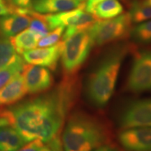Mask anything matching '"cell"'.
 Listing matches in <instances>:
<instances>
[{"mask_svg": "<svg viewBox=\"0 0 151 151\" xmlns=\"http://www.w3.org/2000/svg\"><path fill=\"white\" fill-rule=\"evenodd\" d=\"M40 38L29 29H24L18 35L9 38L11 44L18 55L35 48Z\"/></svg>", "mask_w": 151, "mask_h": 151, "instance_id": "9a60e30c", "label": "cell"}, {"mask_svg": "<svg viewBox=\"0 0 151 151\" xmlns=\"http://www.w3.org/2000/svg\"><path fill=\"white\" fill-rule=\"evenodd\" d=\"M12 6L21 9H30L31 0H7Z\"/></svg>", "mask_w": 151, "mask_h": 151, "instance_id": "484cf974", "label": "cell"}, {"mask_svg": "<svg viewBox=\"0 0 151 151\" xmlns=\"http://www.w3.org/2000/svg\"><path fill=\"white\" fill-rule=\"evenodd\" d=\"M17 7L12 6L10 4H7L6 0H0V16H5L16 13Z\"/></svg>", "mask_w": 151, "mask_h": 151, "instance_id": "d4e9b609", "label": "cell"}, {"mask_svg": "<svg viewBox=\"0 0 151 151\" xmlns=\"http://www.w3.org/2000/svg\"><path fill=\"white\" fill-rule=\"evenodd\" d=\"M104 1V0H88L87 2L86 3V7L85 9L87 11V12L92 14L93 13L94 7L96 5L101 2V1Z\"/></svg>", "mask_w": 151, "mask_h": 151, "instance_id": "4316f807", "label": "cell"}, {"mask_svg": "<svg viewBox=\"0 0 151 151\" xmlns=\"http://www.w3.org/2000/svg\"><path fill=\"white\" fill-rule=\"evenodd\" d=\"M24 65V59L20 56L14 62L0 69V90L6 86L14 76L22 72Z\"/></svg>", "mask_w": 151, "mask_h": 151, "instance_id": "d6986e66", "label": "cell"}, {"mask_svg": "<svg viewBox=\"0 0 151 151\" xmlns=\"http://www.w3.org/2000/svg\"><path fill=\"white\" fill-rule=\"evenodd\" d=\"M22 76L27 93L29 94L46 91L52 86L53 83L52 76L49 69L41 66L32 64L24 65Z\"/></svg>", "mask_w": 151, "mask_h": 151, "instance_id": "9c48e42d", "label": "cell"}, {"mask_svg": "<svg viewBox=\"0 0 151 151\" xmlns=\"http://www.w3.org/2000/svg\"><path fill=\"white\" fill-rule=\"evenodd\" d=\"M85 7L86 2H82L78 8L72 10L55 14H44L45 20L50 31L58 27L66 28L62 35L64 40L78 32L88 30L99 20L94 14L85 12Z\"/></svg>", "mask_w": 151, "mask_h": 151, "instance_id": "5b68a950", "label": "cell"}, {"mask_svg": "<svg viewBox=\"0 0 151 151\" xmlns=\"http://www.w3.org/2000/svg\"><path fill=\"white\" fill-rule=\"evenodd\" d=\"M29 14L32 16V20L29 25V29L40 39L51 32L46 20H45L44 14H39L31 9L29 10Z\"/></svg>", "mask_w": 151, "mask_h": 151, "instance_id": "ffe728a7", "label": "cell"}, {"mask_svg": "<svg viewBox=\"0 0 151 151\" xmlns=\"http://www.w3.org/2000/svg\"><path fill=\"white\" fill-rule=\"evenodd\" d=\"M141 4H143L144 5L151 6V0H143Z\"/></svg>", "mask_w": 151, "mask_h": 151, "instance_id": "f1b7e54d", "label": "cell"}, {"mask_svg": "<svg viewBox=\"0 0 151 151\" xmlns=\"http://www.w3.org/2000/svg\"><path fill=\"white\" fill-rule=\"evenodd\" d=\"M132 19L129 14L95 22L88 29L93 45L103 46L124 39L129 35Z\"/></svg>", "mask_w": 151, "mask_h": 151, "instance_id": "8992f818", "label": "cell"}, {"mask_svg": "<svg viewBox=\"0 0 151 151\" xmlns=\"http://www.w3.org/2000/svg\"><path fill=\"white\" fill-rule=\"evenodd\" d=\"M127 88L134 92L151 90V51L136 56L127 78Z\"/></svg>", "mask_w": 151, "mask_h": 151, "instance_id": "52a82bcc", "label": "cell"}, {"mask_svg": "<svg viewBox=\"0 0 151 151\" xmlns=\"http://www.w3.org/2000/svg\"><path fill=\"white\" fill-rule=\"evenodd\" d=\"M132 36L137 42L151 43V20L143 22L132 30Z\"/></svg>", "mask_w": 151, "mask_h": 151, "instance_id": "603a6c76", "label": "cell"}, {"mask_svg": "<svg viewBox=\"0 0 151 151\" xmlns=\"http://www.w3.org/2000/svg\"><path fill=\"white\" fill-rule=\"evenodd\" d=\"M76 92L74 78H67L50 93L0 109V118L18 130L29 142L35 139L47 142L59 135Z\"/></svg>", "mask_w": 151, "mask_h": 151, "instance_id": "6da1fadb", "label": "cell"}, {"mask_svg": "<svg viewBox=\"0 0 151 151\" xmlns=\"http://www.w3.org/2000/svg\"><path fill=\"white\" fill-rule=\"evenodd\" d=\"M16 151H64V149L62 140L58 135L47 142L35 139Z\"/></svg>", "mask_w": 151, "mask_h": 151, "instance_id": "e0dca14e", "label": "cell"}, {"mask_svg": "<svg viewBox=\"0 0 151 151\" xmlns=\"http://www.w3.org/2000/svg\"><path fill=\"white\" fill-rule=\"evenodd\" d=\"M122 53L109 55L97 66L87 79V99L98 108L104 106L112 97L121 67Z\"/></svg>", "mask_w": 151, "mask_h": 151, "instance_id": "3957f363", "label": "cell"}, {"mask_svg": "<svg viewBox=\"0 0 151 151\" xmlns=\"http://www.w3.org/2000/svg\"><path fill=\"white\" fill-rule=\"evenodd\" d=\"M27 93L22 74L18 73L0 90V106L16 103Z\"/></svg>", "mask_w": 151, "mask_h": 151, "instance_id": "4fadbf2b", "label": "cell"}, {"mask_svg": "<svg viewBox=\"0 0 151 151\" xmlns=\"http://www.w3.org/2000/svg\"><path fill=\"white\" fill-rule=\"evenodd\" d=\"M65 29V27H58L52 30L48 35L39 39L37 46H39V48H45V47L52 46L58 43L63 35Z\"/></svg>", "mask_w": 151, "mask_h": 151, "instance_id": "cb8c5ba5", "label": "cell"}, {"mask_svg": "<svg viewBox=\"0 0 151 151\" xmlns=\"http://www.w3.org/2000/svg\"><path fill=\"white\" fill-rule=\"evenodd\" d=\"M19 57L20 55L11 44L9 39L0 37V69L14 62Z\"/></svg>", "mask_w": 151, "mask_h": 151, "instance_id": "ac0fdd59", "label": "cell"}, {"mask_svg": "<svg viewBox=\"0 0 151 151\" xmlns=\"http://www.w3.org/2000/svg\"><path fill=\"white\" fill-rule=\"evenodd\" d=\"M132 21L139 23L151 19V6L134 3L129 13Z\"/></svg>", "mask_w": 151, "mask_h": 151, "instance_id": "44dd1931", "label": "cell"}, {"mask_svg": "<svg viewBox=\"0 0 151 151\" xmlns=\"http://www.w3.org/2000/svg\"><path fill=\"white\" fill-rule=\"evenodd\" d=\"M93 151H118V148L112 146V145L104 144Z\"/></svg>", "mask_w": 151, "mask_h": 151, "instance_id": "83f0119b", "label": "cell"}, {"mask_svg": "<svg viewBox=\"0 0 151 151\" xmlns=\"http://www.w3.org/2000/svg\"><path fill=\"white\" fill-rule=\"evenodd\" d=\"M123 12V7L118 0H104L96 5L93 13L99 19H111Z\"/></svg>", "mask_w": 151, "mask_h": 151, "instance_id": "2e32d148", "label": "cell"}, {"mask_svg": "<svg viewBox=\"0 0 151 151\" xmlns=\"http://www.w3.org/2000/svg\"><path fill=\"white\" fill-rule=\"evenodd\" d=\"M92 46L88 30L78 32L62 41L61 58L66 74L71 76L80 69L89 55Z\"/></svg>", "mask_w": 151, "mask_h": 151, "instance_id": "277c9868", "label": "cell"}, {"mask_svg": "<svg viewBox=\"0 0 151 151\" xmlns=\"http://www.w3.org/2000/svg\"><path fill=\"white\" fill-rule=\"evenodd\" d=\"M62 41L52 46L34 48L22 53L24 61L55 70L62 54Z\"/></svg>", "mask_w": 151, "mask_h": 151, "instance_id": "30bf717a", "label": "cell"}, {"mask_svg": "<svg viewBox=\"0 0 151 151\" xmlns=\"http://www.w3.org/2000/svg\"><path fill=\"white\" fill-rule=\"evenodd\" d=\"M30 9H27L24 14L18 8L16 13L2 16L0 18V34L2 37L10 38L18 35L29 27L32 20Z\"/></svg>", "mask_w": 151, "mask_h": 151, "instance_id": "7c38bea8", "label": "cell"}, {"mask_svg": "<svg viewBox=\"0 0 151 151\" xmlns=\"http://www.w3.org/2000/svg\"><path fill=\"white\" fill-rule=\"evenodd\" d=\"M29 141L18 130L12 127L9 132L4 151H16L23 147Z\"/></svg>", "mask_w": 151, "mask_h": 151, "instance_id": "7402d4cb", "label": "cell"}, {"mask_svg": "<svg viewBox=\"0 0 151 151\" xmlns=\"http://www.w3.org/2000/svg\"><path fill=\"white\" fill-rule=\"evenodd\" d=\"M122 129L151 127V99L133 101L126 107L120 117Z\"/></svg>", "mask_w": 151, "mask_h": 151, "instance_id": "ba28073f", "label": "cell"}, {"mask_svg": "<svg viewBox=\"0 0 151 151\" xmlns=\"http://www.w3.org/2000/svg\"><path fill=\"white\" fill-rule=\"evenodd\" d=\"M4 122H6L4 121V120H2V119L0 118V124H1L2 123H4Z\"/></svg>", "mask_w": 151, "mask_h": 151, "instance_id": "f546056e", "label": "cell"}, {"mask_svg": "<svg viewBox=\"0 0 151 151\" xmlns=\"http://www.w3.org/2000/svg\"><path fill=\"white\" fill-rule=\"evenodd\" d=\"M118 139L127 151H151V127L124 129L119 134Z\"/></svg>", "mask_w": 151, "mask_h": 151, "instance_id": "8fae6325", "label": "cell"}, {"mask_svg": "<svg viewBox=\"0 0 151 151\" xmlns=\"http://www.w3.org/2000/svg\"><path fill=\"white\" fill-rule=\"evenodd\" d=\"M76 1H78V2H80V3H82V2H84L85 0H76Z\"/></svg>", "mask_w": 151, "mask_h": 151, "instance_id": "4dcf8cb0", "label": "cell"}, {"mask_svg": "<svg viewBox=\"0 0 151 151\" xmlns=\"http://www.w3.org/2000/svg\"><path fill=\"white\" fill-rule=\"evenodd\" d=\"M108 132L101 122L86 113L73 114L64 129V151H93L106 144Z\"/></svg>", "mask_w": 151, "mask_h": 151, "instance_id": "7a4b0ae2", "label": "cell"}, {"mask_svg": "<svg viewBox=\"0 0 151 151\" xmlns=\"http://www.w3.org/2000/svg\"><path fill=\"white\" fill-rule=\"evenodd\" d=\"M76 0H31V6L41 14L60 13L78 8L81 5Z\"/></svg>", "mask_w": 151, "mask_h": 151, "instance_id": "5bb4252c", "label": "cell"}]
</instances>
